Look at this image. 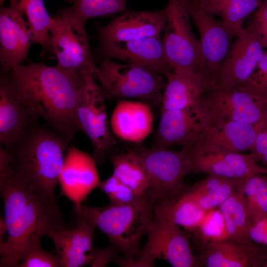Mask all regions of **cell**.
Listing matches in <instances>:
<instances>
[{
  "mask_svg": "<svg viewBox=\"0 0 267 267\" xmlns=\"http://www.w3.org/2000/svg\"><path fill=\"white\" fill-rule=\"evenodd\" d=\"M25 14L34 43L51 49L50 29L52 20L44 0H21L18 6Z\"/></svg>",
  "mask_w": 267,
  "mask_h": 267,
  "instance_id": "32",
  "label": "cell"
},
{
  "mask_svg": "<svg viewBox=\"0 0 267 267\" xmlns=\"http://www.w3.org/2000/svg\"><path fill=\"white\" fill-rule=\"evenodd\" d=\"M197 229L205 241H224L228 238L223 216L216 208L208 211Z\"/></svg>",
  "mask_w": 267,
  "mask_h": 267,
  "instance_id": "34",
  "label": "cell"
},
{
  "mask_svg": "<svg viewBox=\"0 0 267 267\" xmlns=\"http://www.w3.org/2000/svg\"><path fill=\"white\" fill-rule=\"evenodd\" d=\"M218 209L224 219L228 237L227 240L243 244H253L248 235L250 221L245 203L237 188Z\"/></svg>",
  "mask_w": 267,
  "mask_h": 267,
  "instance_id": "30",
  "label": "cell"
},
{
  "mask_svg": "<svg viewBox=\"0 0 267 267\" xmlns=\"http://www.w3.org/2000/svg\"><path fill=\"white\" fill-rule=\"evenodd\" d=\"M237 189L244 198L250 222L267 217V173L242 179Z\"/></svg>",
  "mask_w": 267,
  "mask_h": 267,
  "instance_id": "31",
  "label": "cell"
},
{
  "mask_svg": "<svg viewBox=\"0 0 267 267\" xmlns=\"http://www.w3.org/2000/svg\"><path fill=\"white\" fill-rule=\"evenodd\" d=\"M10 4L18 6L21 0H9Z\"/></svg>",
  "mask_w": 267,
  "mask_h": 267,
  "instance_id": "43",
  "label": "cell"
},
{
  "mask_svg": "<svg viewBox=\"0 0 267 267\" xmlns=\"http://www.w3.org/2000/svg\"><path fill=\"white\" fill-rule=\"evenodd\" d=\"M95 79L92 74H88L76 117L79 130L90 139L93 157L100 165L114 145L115 139L109 128L105 98Z\"/></svg>",
  "mask_w": 267,
  "mask_h": 267,
  "instance_id": "11",
  "label": "cell"
},
{
  "mask_svg": "<svg viewBox=\"0 0 267 267\" xmlns=\"http://www.w3.org/2000/svg\"><path fill=\"white\" fill-rule=\"evenodd\" d=\"M104 98L140 99L149 104L161 103L165 77L139 65L120 64L106 58L96 75Z\"/></svg>",
  "mask_w": 267,
  "mask_h": 267,
  "instance_id": "5",
  "label": "cell"
},
{
  "mask_svg": "<svg viewBox=\"0 0 267 267\" xmlns=\"http://www.w3.org/2000/svg\"><path fill=\"white\" fill-rule=\"evenodd\" d=\"M72 229L54 230L47 236L53 241L62 267H81L92 264L95 249L92 242L95 226L85 220Z\"/></svg>",
  "mask_w": 267,
  "mask_h": 267,
  "instance_id": "22",
  "label": "cell"
},
{
  "mask_svg": "<svg viewBox=\"0 0 267 267\" xmlns=\"http://www.w3.org/2000/svg\"><path fill=\"white\" fill-rule=\"evenodd\" d=\"M149 103L119 99L110 119L112 133L129 142H140L153 129V114Z\"/></svg>",
  "mask_w": 267,
  "mask_h": 267,
  "instance_id": "23",
  "label": "cell"
},
{
  "mask_svg": "<svg viewBox=\"0 0 267 267\" xmlns=\"http://www.w3.org/2000/svg\"><path fill=\"white\" fill-rule=\"evenodd\" d=\"M9 77L32 118L48 125L71 141L80 131L76 113L89 74H76L43 63L20 64Z\"/></svg>",
  "mask_w": 267,
  "mask_h": 267,
  "instance_id": "1",
  "label": "cell"
},
{
  "mask_svg": "<svg viewBox=\"0 0 267 267\" xmlns=\"http://www.w3.org/2000/svg\"><path fill=\"white\" fill-rule=\"evenodd\" d=\"M165 77L161 112L193 106L215 85L213 77L203 70L172 71Z\"/></svg>",
  "mask_w": 267,
  "mask_h": 267,
  "instance_id": "19",
  "label": "cell"
},
{
  "mask_svg": "<svg viewBox=\"0 0 267 267\" xmlns=\"http://www.w3.org/2000/svg\"><path fill=\"white\" fill-rule=\"evenodd\" d=\"M264 119L253 124L234 121L220 122L205 127L199 141L235 152L252 151Z\"/></svg>",
  "mask_w": 267,
  "mask_h": 267,
  "instance_id": "25",
  "label": "cell"
},
{
  "mask_svg": "<svg viewBox=\"0 0 267 267\" xmlns=\"http://www.w3.org/2000/svg\"><path fill=\"white\" fill-rule=\"evenodd\" d=\"M204 126L195 106L161 112L154 147L179 145L188 148L198 142Z\"/></svg>",
  "mask_w": 267,
  "mask_h": 267,
  "instance_id": "20",
  "label": "cell"
},
{
  "mask_svg": "<svg viewBox=\"0 0 267 267\" xmlns=\"http://www.w3.org/2000/svg\"><path fill=\"white\" fill-rule=\"evenodd\" d=\"M94 158L74 146L67 149L59 179L61 195L79 209L100 181Z\"/></svg>",
  "mask_w": 267,
  "mask_h": 267,
  "instance_id": "15",
  "label": "cell"
},
{
  "mask_svg": "<svg viewBox=\"0 0 267 267\" xmlns=\"http://www.w3.org/2000/svg\"><path fill=\"white\" fill-rule=\"evenodd\" d=\"M137 152L151 183L146 195L154 204L159 199L177 195L182 191L183 180L193 170L187 148L176 151L153 147Z\"/></svg>",
  "mask_w": 267,
  "mask_h": 267,
  "instance_id": "9",
  "label": "cell"
},
{
  "mask_svg": "<svg viewBox=\"0 0 267 267\" xmlns=\"http://www.w3.org/2000/svg\"><path fill=\"white\" fill-rule=\"evenodd\" d=\"M71 141L50 125L30 127L0 160L17 179L41 195L55 200L54 191Z\"/></svg>",
  "mask_w": 267,
  "mask_h": 267,
  "instance_id": "3",
  "label": "cell"
},
{
  "mask_svg": "<svg viewBox=\"0 0 267 267\" xmlns=\"http://www.w3.org/2000/svg\"><path fill=\"white\" fill-rule=\"evenodd\" d=\"M265 256L253 244L224 240L211 241L199 257L207 267H256L264 265Z\"/></svg>",
  "mask_w": 267,
  "mask_h": 267,
  "instance_id": "24",
  "label": "cell"
},
{
  "mask_svg": "<svg viewBox=\"0 0 267 267\" xmlns=\"http://www.w3.org/2000/svg\"><path fill=\"white\" fill-rule=\"evenodd\" d=\"M251 25L263 47L267 49V0H264L255 11Z\"/></svg>",
  "mask_w": 267,
  "mask_h": 267,
  "instance_id": "38",
  "label": "cell"
},
{
  "mask_svg": "<svg viewBox=\"0 0 267 267\" xmlns=\"http://www.w3.org/2000/svg\"><path fill=\"white\" fill-rule=\"evenodd\" d=\"M98 50L106 58L143 66L165 77L172 71L160 36L126 42L99 43Z\"/></svg>",
  "mask_w": 267,
  "mask_h": 267,
  "instance_id": "18",
  "label": "cell"
},
{
  "mask_svg": "<svg viewBox=\"0 0 267 267\" xmlns=\"http://www.w3.org/2000/svg\"><path fill=\"white\" fill-rule=\"evenodd\" d=\"M0 192L8 234L0 267H18L44 236L65 224L56 200L39 194L7 168L0 169Z\"/></svg>",
  "mask_w": 267,
  "mask_h": 267,
  "instance_id": "2",
  "label": "cell"
},
{
  "mask_svg": "<svg viewBox=\"0 0 267 267\" xmlns=\"http://www.w3.org/2000/svg\"><path fill=\"white\" fill-rule=\"evenodd\" d=\"M236 37L214 77L216 86L239 89L251 76L266 53L251 24Z\"/></svg>",
  "mask_w": 267,
  "mask_h": 267,
  "instance_id": "13",
  "label": "cell"
},
{
  "mask_svg": "<svg viewBox=\"0 0 267 267\" xmlns=\"http://www.w3.org/2000/svg\"><path fill=\"white\" fill-rule=\"evenodd\" d=\"M167 20L163 39L172 71L203 70L199 40L192 30L186 0H168Z\"/></svg>",
  "mask_w": 267,
  "mask_h": 267,
  "instance_id": "8",
  "label": "cell"
},
{
  "mask_svg": "<svg viewBox=\"0 0 267 267\" xmlns=\"http://www.w3.org/2000/svg\"><path fill=\"white\" fill-rule=\"evenodd\" d=\"M71 6L63 12L85 23L89 19L127 10L126 0H67Z\"/></svg>",
  "mask_w": 267,
  "mask_h": 267,
  "instance_id": "33",
  "label": "cell"
},
{
  "mask_svg": "<svg viewBox=\"0 0 267 267\" xmlns=\"http://www.w3.org/2000/svg\"><path fill=\"white\" fill-rule=\"evenodd\" d=\"M252 158L267 166V133L261 130L258 134L253 150Z\"/></svg>",
  "mask_w": 267,
  "mask_h": 267,
  "instance_id": "40",
  "label": "cell"
},
{
  "mask_svg": "<svg viewBox=\"0 0 267 267\" xmlns=\"http://www.w3.org/2000/svg\"><path fill=\"white\" fill-rule=\"evenodd\" d=\"M195 106L204 128L227 121L255 124L267 115V101L238 89L216 86Z\"/></svg>",
  "mask_w": 267,
  "mask_h": 267,
  "instance_id": "6",
  "label": "cell"
},
{
  "mask_svg": "<svg viewBox=\"0 0 267 267\" xmlns=\"http://www.w3.org/2000/svg\"><path fill=\"white\" fill-rule=\"evenodd\" d=\"M98 188L108 196L110 204H131L141 197L113 175L106 180L100 181Z\"/></svg>",
  "mask_w": 267,
  "mask_h": 267,
  "instance_id": "35",
  "label": "cell"
},
{
  "mask_svg": "<svg viewBox=\"0 0 267 267\" xmlns=\"http://www.w3.org/2000/svg\"><path fill=\"white\" fill-rule=\"evenodd\" d=\"M60 262L57 256L44 251L39 243L27 254L18 267H59Z\"/></svg>",
  "mask_w": 267,
  "mask_h": 267,
  "instance_id": "37",
  "label": "cell"
},
{
  "mask_svg": "<svg viewBox=\"0 0 267 267\" xmlns=\"http://www.w3.org/2000/svg\"><path fill=\"white\" fill-rule=\"evenodd\" d=\"M117 248L114 246L102 250H96L94 251V260L92 267H104L114 256L115 249Z\"/></svg>",
  "mask_w": 267,
  "mask_h": 267,
  "instance_id": "41",
  "label": "cell"
},
{
  "mask_svg": "<svg viewBox=\"0 0 267 267\" xmlns=\"http://www.w3.org/2000/svg\"><path fill=\"white\" fill-rule=\"evenodd\" d=\"M153 212L155 218L165 219L188 230L195 231L208 211L200 208L182 190L177 195L156 201Z\"/></svg>",
  "mask_w": 267,
  "mask_h": 267,
  "instance_id": "26",
  "label": "cell"
},
{
  "mask_svg": "<svg viewBox=\"0 0 267 267\" xmlns=\"http://www.w3.org/2000/svg\"><path fill=\"white\" fill-rule=\"evenodd\" d=\"M238 89L267 101V53L265 54L250 78Z\"/></svg>",
  "mask_w": 267,
  "mask_h": 267,
  "instance_id": "36",
  "label": "cell"
},
{
  "mask_svg": "<svg viewBox=\"0 0 267 267\" xmlns=\"http://www.w3.org/2000/svg\"><path fill=\"white\" fill-rule=\"evenodd\" d=\"M146 235L147 241L136 255L134 265L152 267L157 259L166 260L174 267L200 265L192 253L188 235L178 225L154 217Z\"/></svg>",
  "mask_w": 267,
  "mask_h": 267,
  "instance_id": "10",
  "label": "cell"
},
{
  "mask_svg": "<svg viewBox=\"0 0 267 267\" xmlns=\"http://www.w3.org/2000/svg\"><path fill=\"white\" fill-rule=\"evenodd\" d=\"M186 6L199 33L203 70L214 78L235 36L222 21L215 18L193 0H186Z\"/></svg>",
  "mask_w": 267,
  "mask_h": 267,
  "instance_id": "14",
  "label": "cell"
},
{
  "mask_svg": "<svg viewBox=\"0 0 267 267\" xmlns=\"http://www.w3.org/2000/svg\"><path fill=\"white\" fill-rule=\"evenodd\" d=\"M7 232V227L4 218H0V250L2 249L6 243L4 241V236Z\"/></svg>",
  "mask_w": 267,
  "mask_h": 267,
  "instance_id": "42",
  "label": "cell"
},
{
  "mask_svg": "<svg viewBox=\"0 0 267 267\" xmlns=\"http://www.w3.org/2000/svg\"><path fill=\"white\" fill-rule=\"evenodd\" d=\"M167 20L165 7L156 11H126L107 25L98 27L99 43L160 36Z\"/></svg>",
  "mask_w": 267,
  "mask_h": 267,
  "instance_id": "16",
  "label": "cell"
},
{
  "mask_svg": "<svg viewBox=\"0 0 267 267\" xmlns=\"http://www.w3.org/2000/svg\"><path fill=\"white\" fill-rule=\"evenodd\" d=\"M18 95L9 75H1L0 81V142L11 148L28 129L37 122Z\"/></svg>",
  "mask_w": 267,
  "mask_h": 267,
  "instance_id": "21",
  "label": "cell"
},
{
  "mask_svg": "<svg viewBox=\"0 0 267 267\" xmlns=\"http://www.w3.org/2000/svg\"><path fill=\"white\" fill-rule=\"evenodd\" d=\"M248 235L252 241L267 246V217L250 222Z\"/></svg>",
  "mask_w": 267,
  "mask_h": 267,
  "instance_id": "39",
  "label": "cell"
},
{
  "mask_svg": "<svg viewBox=\"0 0 267 267\" xmlns=\"http://www.w3.org/2000/svg\"><path fill=\"white\" fill-rule=\"evenodd\" d=\"M113 175L139 197L146 195L151 187L147 173L137 151L112 155Z\"/></svg>",
  "mask_w": 267,
  "mask_h": 267,
  "instance_id": "29",
  "label": "cell"
},
{
  "mask_svg": "<svg viewBox=\"0 0 267 267\" xmlns=\"http://www.w3.org/2000/svg\"><path fill=\"white\" fill-rule=\"evenodd\" d=\"M34 43L22 10L10 4L0 11V62L5 71L21 64Z\"/></svg>",
  "mask_w": 267,
  "mask_h": 267,
  "instance_id": "17",
  "label": "cell"
},
{
  "mask_svg": "<svg viewBox=\"0 0 267 267\" xmlns=\"http://www.w3.org/2000/svg\"><path fill=\"white\" fill-rule=\"evenodd\" d=\"M85 24L63 12L52 17L51 49L56 66L61 69L76 74H90L96 79L99 67L92 59Z\"/></svg>",
  "mask_w": 267,
  "mask_h": 267,
  "instance_id": "7",
  "label": "cell"
},
{
  "mask_svg": "<svg viewBox=\"0 0 267 267\" xmlns=\"http://www.w3.org/2000/svg\"><path fill=\"white\" fill-rule=\"evenodd\" d=\"M187 148L192 163V172L237 179L267 173L250 153L230 151L201 141Z\"/></svg>",
  "mask_w": 267,
  "mask_h": 267,
  "instance_id": "12",
  "label": "cell"
},
{
  "mask_svg": "<svg viewBox=\"0 0 267 267\" xmlns=\"http://www.w3.org/2000/svg\"><path fill=\"white\" fill-rule=\"evenodd\" d=\"M208 13L217 15L235 37L244 29V21L263 0H193Z\"/></svg>",
  "mask_w": 267,
  "mask_h": 267,
  "instance_id": "27",
  "label": "cell"
},
{
  "mask_svg": "<svg viewBox=\"0 0 267 267\" xmlns=\"http://www.w3.org/2000/svg\"><path fill=\"white\" fill-rule=\"evenodd\" d=\"M264 266L266 267H267V259L265 263Z\"/></svg>",
  "mask_w": 267,
  "mask_h": 267,
  "instance_id": "44",
  "label": "cell"
},
{
  "mask_svg": "<svg viewBox=\"0 0 267 267\" xmlns=\"http://www.w3.org/2000/svg\"><path fill=\"white\" fill-rule=\"evenodd\" d=\"M154 204L146 195L131 204H110L104 207L82 204L74 209L75 219L85 220L106 234L112 245L122 251L124 262L134 265L139 243L154 219Z\"/></svg>",
  "mask_w": 267,
  "mask_h": 267,
  "instance_id": "4",
  "label": "cell"
},
{
  "mask_svg": "<svg viewBox=\"0 0 267 267\" xmlns=\"http://www.w3.org/2000/svg\"><path fill=\"white\" fill-rule=\"evenodd\" d=\"M241 180L209 175L184 190L200 208L208 211L221 205L237 188Z\"/></svg>",
  "mask_w": 267,
  "mask_h": 267,
  "instance_id": "28",
  "label": "cell"
}]
</instances>
